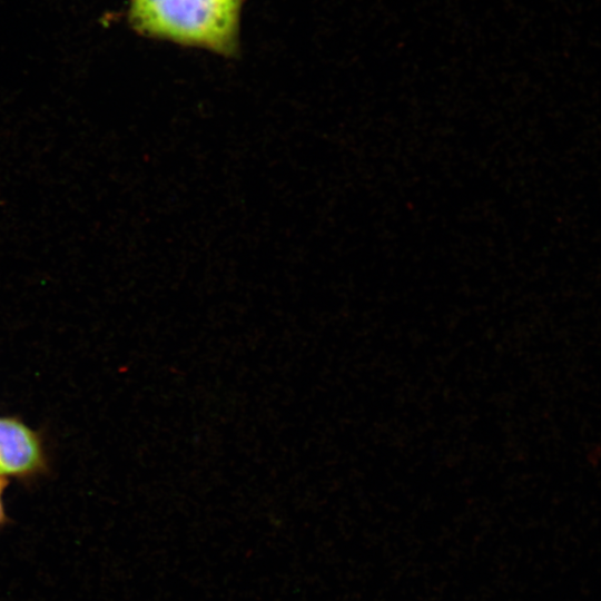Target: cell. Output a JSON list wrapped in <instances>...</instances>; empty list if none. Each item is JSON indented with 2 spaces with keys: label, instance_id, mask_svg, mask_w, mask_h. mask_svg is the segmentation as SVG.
Listing matches in <instances>:
<instances>
[{
  "label": "cell",
  "instance_id": "7a4b0ae2",
  "mask_svg": "<svg viewBox=\"0 0 601 601\" xmlns=\"http://www.w3.org/2000/svg\"><path fill=\"white\" fill-rule=\"evenodd\" d=\"M43 465L39 436L19 420L0 417V476H26Z\"/></svg>",
  "mask_w": 601,
  "mask_h": 601
},
{
  "label": "cell",
  "instance_id": "3957f363",
  "mask_svg": "<svg viewBox=\"0 0 601 601\" xmlns=\"http://www.w3.org/2000/svg\"><path fill=\"white\" fill-rule=\"evenodd\" d=\"M8 482L6 479L0 476V524L4 521V511H3V503H2V494L7 486Z\"/></svg>",
  "mask_w": 601,
  "mask_h": 601
},
{
  "label": "cell",
  "instance_id": "6da1fadb",
  "mask_svg": "<svg viewBox=\"0 0 601 601\" xmlns=\"http://www.w3.org/2000/svg\"><path fill=\"white\" fill-rule=\"evenodd\" d=\"M242 0H131L141 33L229 55L235 51Z\"/></svg>",
  "mask_w": 601,
  "mask_h": 601
}]
</instances>
